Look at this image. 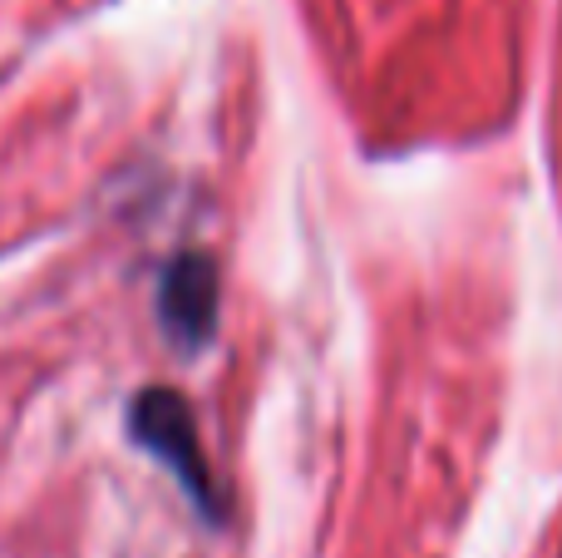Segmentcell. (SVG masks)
I'll return each mask as SVG.
<instances>
[{
    "label": "cell",
    "mask_w": 562,
    "mask_h": 558,
    "mask_svg": "<svg viewBox=\"0 0 562 558\" xmlns=\"http://www.w3.org/2000/svg\"><path fill=\"white\" fill-rule=\"evenodd\" d=\"M128 435L178 475V484L193 494V504L207 520H217V494H213V480H207V460H203V445H198L193 411H188V401L173 386H154V391H138L128 401Z\"/></svg>",
    "instance_id": "6da1fadb"
},
{
    "label": "cell",
    "mask_w": 562,
    "mask_h": 558,
    "mask_svg": "<svg viewBox=\"0 0 562 558\" xmlns=\"http://www.w3.org/2000/svg\"><path fill=\"white\" fill-rule=\"evenodd\" d=\"M158 326L168 342L198 351L217 332V267L207 253H178L158 282Z\"/></svg>",
    "instance_id": "7a4b0ae2"
}]
</instances>
